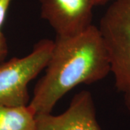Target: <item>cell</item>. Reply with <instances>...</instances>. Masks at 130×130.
I'll return each instance as SVG.
<instances>
[{"instance_id": "1", "label": "cell", "mask_w": 130, "mask_h": 130, "mask_svg": "<svg viewBox=\"0 0 130 130\" xmlns=\"http://www.w3.org/2000/svg\"><path fill=\"white\" fill-rule=\"evenodd\" d=\"M45 70L28 103L36 115L51 113L61 98L75 87L97 83L111 72L98 28L92 25L77 36H56Z\"/></svg>"}, {"instance_id": "2", "label": "cell", "mask_w": 130, "mask_h": 130, "mask_svg": "<svg viewBox=\"0 0 130 130\" xmlns=\"http://www.w3.org/2000/svg\"><path fill=\"white\" fill-rule=\"evenodd\" d=\"M102 36L118 92L130 111V0H114L98 27Z\"/></svg>"}, {"instance_id": "3", "label": "cell", "mask_w": 130, "mask_h": 130, "mask_svg": "<svg viewBox=\"0 0 130 130\" xmlns=\"http://www.w3.org/2000/svg\"><path fill=\"white\" fill-rule=\"evenodd\" d=\"M53 46L54 41L43 39L28 55L0 63V106L28 105V85L46 68Z\"/></svg>"}, {"instance_id": "4", "label": "cell", "mask_w": 130, "mask_h": 130, "mask_svg": "<svg viewBox=\"0 0 130 130\" xmlns=\"http://www.w3.org/2000/svg\"><path fill=\"white\" fill-rule=\"evenodd\" d=\"M41 16L56 32V36H77L92 24L95 5L91 0H38Z\"/></svg>"}, {"instance_id": "5", "label": "cell", "mask_w": 130, "mask_h": 130, "mask_svg": "<svg viewBox=\"0 0 130 130\" xmlns=\"http://www.w3.org/2000/svg\"><path fill=\"white\" fill-rule=\"evenodd\" d=\"M36 130H102L91 93L87 90L77 93L68 108L59 115H36Z\"/></svg>"}, {"instance_id": "6", "label": "cell", "mask_w": 130, "mask_h": 130, "mask_svg": "<svg viewBox=\"0 0 130 130\" xmlns=\"http://www.w3.org/2000/svg\"><path fill=\"white\" fill-rule=\"evenodd\" d=\"M36 113L29 104L0 106V130H36Z\"/></svg>"}, {"instance_id": "7", "label": "cell", "mask_w": 130, "mask_h": 130, "mask_svg": "<svg viewBox=\"0 0 130 130\" xmlns=\"http://www.w3.org/2000/svg\"><path fill=\"white\" fill-rule=\"evenodd\" d=\"M12 0H0V63L4 61L8 53V46L2 26Z\"/></svg>"}, {"instance_id": "8", "label": "cell", "mask_w": 130, "mask_h": 130, "mask_svg": "<svg viewBox=\"0 0 130 130\" xmlns=\"http://www.w3.org/2000/svg\"><path fill=\"white\" fill-rule=\"evenodd\" d=\"M91 1H92V2L95 6H98V5H104V4H106L108 2L114 1V0H91Z\"/></svg>"}]
</instances>
